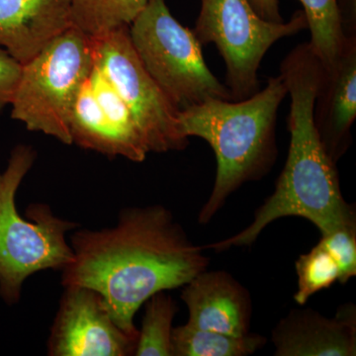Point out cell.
<instances>
[{"instance_id": "cell-1", "label": "cell", "mask_w": 356, "mask_h": 356, "mask_svg": "<svg viewBox=\"0 0 356 356\" xmlns=\"http://www.w3.org/2000/svg\"><path fill=\"white\" fill-rule=\"evenodd\" d=\"M77 229L70 236L74 261L62 270L63 286L95 290L136 339L135 315L147 300L184 287L209 266L205 248L163 205L122 209L110 228Z\"/></svg>"}, {"instance_id": "cell-2", "label": "cell", "mask_w": 356, "mask_h": 356, "mask_svg": "<svg viewBox=\"0 0 356 356\" xmlns=\"http://www.w3.org/2000/svg\"><path fill=\"white\" fill-rule=\"evenodd\" d=\"M323 65L310 44L302 43L280 65V76L290 95L286 163L273 193L254 213V220L236 235L204 245L224 252L250 247L262 231L276 220L299 217L315 225L321 235L356 222L355 206L341 194L337 163L325 152L314 120V107Z\"/></svg>"}, {"instance_id": "cell-3", "label": "cell", "mask_w": 356, "mask_h": 356, "mask_svg": "<svg viewBox=\"0 0 356 356\" xmlns=\"http://www.w3.org/2000/svg\"><path fill=\"white\" fill-rule=\"evenodd\" d=\"M286 95L280 74L245 99H208L179 110L182 134L206 140L216 156L214 186L199 213L200 224H208L234 192L264 177L274 165L277 112Z\"/></svg>"}, {"instance_id": "cell-4", "label": "cell", "mask_w": 356, "mask_h": 356, "mask_svg": "<svg viewBox=\"0 0 356 356\" xmlns=\"http://www.w3.org/2000/svg\"><path fill=\"white\" fill-rule=\"evenodd\" d=\"M34 147L18 145L6 170H0V298L19 303L28 278L44 270H60L74 261L67 234L76 222L58 217L46 203H32L21 216L16 196L36 161Z\"/></svg>"}, {"instance_id": "cell-5", "label": "cell", "mask_w": 356, "mask_h": 356, "mask_svg": "<svg viewBox=\"0 0 356 356\" xmlns=\"http://www.w3.org/2000/svg\"><path fill=\"white\" fill-rule=\"evenodd\" d=\"M93 67V39L74 27L65 30L23 65L11 117L32 132L72 145V108Z\"/></svg>"}, {"instance_id": "cell-6", "label": "cell", "mask_w": 356, "mask_h": 356, "mask_svg": "<svg viewBox=\"0 0 356 356\" xmlns=\"http://www.w3.org/2000/svg\"><path fill=\"white\" fill-rule=\"evenodd\" d=\"M129 35L140 62L178 109L208 99L233 100L206 64L197 37L173 17L165 0H149Z\"/></svg>"}, {"instance_id": "cell-7", "label": "cell", "mask_w": 356, "mask_h": 356, "mask_svg": "<svg viewBox=\"0 0 356 356\" xmlns=\"http://www.w3.org/2000/svg\"><path fill=\"white\" fill-rule=\"evenodd\" d=\"M306 28L301 10L288 22H271L259 15L250 0H201L193 32L201 44L217 47L232 99L242 100L259 90V67L271 46Z\"/></svg>"}, {"instance_id": "cell-8", "label": "cell", "mask_w": 356, "mask_h": 356, "mask_svg": "<svg viewBox=\"0 0 356 356\" xmlns=\"http://www.w3.org/2000/svg\"><path fill=\"white\" fill-rule=\"evenodd\" d=\"M92 39L96 67L108 77L127 104L149 152L168 153L188 146V138L182 134L178 122L179 109L140 62L129 28Z\"/></svg>"}, {"instance_id": "cell-9", "label": "cell", "mask_w": 356, "mask_h": 356, "mask_svg": "<svg viewBox=\"0 0 356 356\" xmlns=\"http://www.w3.org/2000/svg\"><path fill=\"white\" fill-rule=\"evenodd\" d=\"M136 343L116 324L100 294L86 287H65L49 336V355H134Z\"/></svg>"}, {"instance_id": "cell-10", "label": "cell", "mask_w": 356, "mask_h": 356, "mask_svg": "<svg viewBox=\"0 0 356 356\" xmlns=\"http://www.w3.org/2000/svg\"><path fill=\"white\" fill-rule=\"evenodd\" d=\"M355 118L356 35H348L334 64L323 67L314 107L321 142L336 163L350 147Z\"/></svg>"}, {"instance_id": "cell-11", "label": "cell", "mask_w": 356, "mask_h": 356, "mask_svg": "<svg viewBox=\"0 0 356 356\" xmlns=\"http://www.w3.org/2000/svg\"><path fill=\"white\" fill-rule=\"evenodd\" d=\"M180 297L188 309L187 325L232 336L250 332L252 297L227 271L206 269L182 287Z\"/></svg>"}, {"instance_id": "cell-12", "label": "cell", "mask_w": 356, "mask_h": 356, "mask_svg": "<svg viewBox=\"0 0 356 356\" xmlns=\"http://www.w3.org/2000/svg\"><path fill=\"white\" fill-rule=\"evenodd\" d=\"M276 356L356 355V310L353 304L327 318L312 309H294L273 331Z\"/></svg>"}, {"instance_id": "cell-13", "label": "cell", "mask_w": 356, "mask_h": 356, "mask_svg": "<svg viewBox=\"0 0 356 356\" xmlns=\"http://www.w3.org/2000/svg\"><path fill=\"white\" fill-rule=\"evenodd\" d=\"M70 27V0H0V46L22 65Z\"/></svg>"}, {"instance_id": "cell-14", "label": "cell", "mask_w": 356, "mask_h": 356, "mask_svg": "<svg viewBox=\"0 0 356 356\" xmlns=\"http://www.w3.org/2000/svg\"><path fill=\"white\" fill-rule=\"evenodd\" d=\"M88 83L96 100L108 117L115 132L118 136L122 158L134 163H143L146 161L147 154L151 153L146 139L138 127L123 98L108 77L95 64L89 74Z\"/></svg>"}, {"instance_id": "cell-15", "label": "cell", "mask_w": 356, "mask_h": 356, "mask_svg": "<svg viewBox=\"0 0 356 356\" xmlns=\"http://www.w3.org/2000/svg\"><path fill=\"white\" fill-rule=\"evenodd\" d=\"M266 341L252 332L232 336L185 324L173 327L172 356H247L261 350Z\"/></svg>"}, {"instance_id": "cell-16", "label": "cell", "mask_w": 356, "mask_h": 356, "mask_svg": "<svg viewBox=\"0 0 356 356\" xmlns=\"http://www.w3.org/2000/svg\"><path fill=\"white\" fill-rule=\"evenodd\" d=\"M72 27L91 38L129 28L149 0H70Z\"/></svg>"}, {"instance_id": "cell-17", "label": "cell", "mask_w": 356, "mask_h": 356, "mask_svg": "<svg viewBox=\"0 0 356 356\" xmlns=\"http://www.w3.org/2000/svg\"><path fill=\"white\" fill-rule=\"evenodd\" d=\"M303 6L308 29L309 42L323 67L334 64L339 57L346 35L339 0H299Z\"/></svg>"}, {"instance_id": "cell-18", "label": "cell", "mask_w": 356, "mask_h": 356, "mask_svg": "<svg viewBox=\"0 0 356 356\" xmlns=\"http://www.w3.org/2000/svg\"><path fill=\"white\" fill-rule=\"evenodd\" d=\"M144 305L146 308L134 355L172 356V323L178 311L177 303L163 291L154 294Z\"/></svg>"}, {"instance_id": "cell-19", "label": "cell", "mask_w": 356, "mask_h": 356, "mask_svg": "<svg viewBox=\"0 0 356 356\" xmlns=\"http://www.w3.org/2000/svg\"><path fill=\"white\" fill-rule=\"evenodd\" d=\"M295 268L297 291L294 300L301 306L305 305L313 295L339 282V271L336 261L318 243L310 252L300 255Z\"/></svg>"}, {"instance_id": "cell-20", "label": "cell", "mask_w": 356, "mask_h": 356, "mask_svg": "<svg viewBox=\"0 0 356 356\" xmlns=\"http://www.w3.org/2000/svg\"><path fill=\"white\" fill-rule=\"evenodd\" d=\"M318 243L331 254L339 267V282L346 284L356 275V222L344 225L321 235Z\"/></svg>"}, {"instance_id": "cell-21", "label": "cell", "mask_w": 356, "mask_h": 356, "mask_svg": "<svg viewBox=\"0 0 356 356\" xmlns=\"http://www.w3.org/2000/svg\"><path fill=\"white\" fill-rule=\"evenodd\" d=\"M22 70L19 60L0 46V111L13 103Z\"/></svg>"}, {"instance_id": "cell-22", "label": "cell", "mask_w": 356, "mask_h": 356, "mask_svg": "<svg viewBox=\"0 0 356 356\" xmlns=\"http://www.w3.org/2000/svg\"><path fill=\"white\" fill-rule=\"evenodd\" d=\"M255 11L264 19L271 22H283L280 8V0H250Z\"/></svg>"}]
</instances>
